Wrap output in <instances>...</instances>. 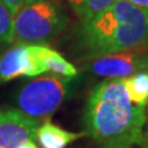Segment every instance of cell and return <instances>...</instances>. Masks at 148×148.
<instances>
[{"instance_id":"12","label":"cell","mask_w":148,"mask_h":148,"mask_svg":"<svg viewBox=\"0 0 148 148\" xmlns=\"http://www.w3.org/2000/svg\"><path fill=\"white\" fill-rule=\"evenodd\" d=\"M14 43V14L3 0H0V49Z\"/></svg>"},{"instance_id":"9","label":"cell","mask_w":148,"mask_h":148,"mask_svg":"<svg viewBox=\"0 0 148 148\" xmlns=\"http://www.w3.org/2000/svg\"><path fill=\"white\" fill-rule=\"evenodd\" d=\"M84 135L85 133L69 132L51 121H46L37 128L36 141H38L42 148H67Z\"/></svg>"},{"instance_id":"8","label":"cell","mask_w":148,"mask_h":148,"mask_svg":"<svg viewBox=\"0 0 148 148\" xmlns=\"http://www.w3.org/2000/svg\"><path fill=\"white\" fill-rule=\"evenodd\" d=\"M35 51L45 74L52 73L67 78H75L78 75L77 67L68 62L57 51L47 47L46 45H35Z\"/></svg>"},{"instance_id":"16","label":"cell","mask_w":148,"mask_h":148,"mask_svg":"<svg viewBox=\"0 0 148 148\" xmlns=\"http://www.w3.org/2000/svg\"><path fill=\"white\" fill-rule=\"evenodd\" d=\"M103 148H132L128 145H105Z\"/></svg>"},{"instance_id":"1","label":"cell","mask_w":148,"mask_h":148,"mask_svg":"<svg viewBox=\"0 0 148 148\" xmlns=\"http://www.w3.org/2000/svg\"><path fill=\"white\" fill-rule=\"evenodd\" d=\"M146 122V108L131 101L122 79L96 84L83 111L85 135L103 145H140Z\"/></svg>"},{"instance_id":"5","label":"cell","mask_w":148,"mask_h":148,"mask_svg":"<svg viewBox=\"0 0 148 148\" xmlns=\"http://www.w3.org/2000/svg\"><path fill=\"white\" fill-rule=\"evenodd\" d=\"M84 69L92 75L106 79H125L133 74L147 71L148 53L145 49H131L123 52L85 58Z\"/></svg>"},{"instance_id":"11","label":"cell","mask_w":148,"mask_h":148,"mask_svg":"<svg viewBox=\"0 0 148 148\" xmlns=\"http://www.w3.org/2000/svg\"><path fill=\"white\" fill-rule=\"evenodd\" d=\"M123 85L128 98L137 105L145 106L148 100V72L143 71L133 74L132 77L125 78Z\"/></svg>"},{"instance_id":"3","label":"cell","mask_w":148,"mask_h":148,"mask_svg":"<svg viewBox=\"0 0 148 148\" xmlns=\"http://www.w3.org/2000/svg\"><path fill=\"white\" fill-rule=\"evenodd\" d=\"M67 25L68 15L59 0H29L14 14V43L46 45Z\"/></svg>"},{"instance_id":"10","label":"cell","mask_w":148,"mask_h":148,"mask_svg":"<svg viewBox=\"0 0 148 148\" xmlns=\"http://www.w3.org/2000/svg\"><path fill=\"white\" fill-rule=\"evenodd\" d=\"M82 22L91 20L105 11L116 0H64Z\"/></svg>"},{"instance_id":"17","label":"cell","mask_w":148,"mask_h":148,"mask_svg":"<svg viewBox=\"0 0 148 148\" xmlns=\"http://www.w3.org/2000/svg\"><path fill=\"white\" fill-rule=\"evenodd\" d=\"M20 148H38V147H37L35 141H29V142H26L25 145H22Z\"/></svg>"},{"instance_id":"14","label":"cell","mask_w":148,"mask_h":148,"mask_svg":"<svg viewBox=\"0 0 148 148\" xmlns=\"http://www.w3.org/2000/svg\"><path fill=\"white\" fill-rule=\"evenodd\" d=\"M127 1L133 4L135 6H138L141 9H146V10H148V0H127Z\"/></svg>"},{"instance_id":"6","label":"cell","mask_w":148,"mask_h":148,"mask_svg":"<svg viewBox=\"0 0 148 148\" xmlns=\"http://www.w3.org/2000/svg\"><path fill=\"white\" fill-rule=\"evenodd\" d=\"M43 71L37 58L35 45L14 43L0 53V84L21 77L36 78Z\"/></svg>"},{"instance_id":"13","label":"cell","mask_w":148,"mask_h":148,"mask_svg":"<svg viewBox=\"0 0 148 148\" xmlns=\"http://www.w3.org/2000/svg\"><path fill=\"white\" fill-rule=\"evenodd\" d=\"M5 3V5L12 11V14H15L18 9H20L24 4H26L29 0H3Z\"/></svg>"},{"instance_id":"18","label":"cell","mask_w":148,"mask_h":148,"mask_svg":"<svg viewBox=\"0 0 148 148\" xmlns=\"http://www.w3.org/2000/svg\"><path fill=\"white\" fill-rule=\"evenodd\" d=\"M147 72H148V68H147ZM146 115L148 117V100H147V104H146Z\"/></svg>"},{"instance_id":"4","label":"cell","mask_w":148,"mask_h":148,"mask_svg":"<svg viewBox=\"0 0 148 148\" xmlns=\"http://www.w3.org/2000/svg\"><path fill=\"white\" fill-rule=\"evenodd\" d=\"M75 78L42 74L26 83L16 96L17 108L36 120L48 119L66 101L74 88Z\"/></svg>"},{"instance_id":"2","label":"cell","mask_w":148,"mask_h":148,"mask_svg":"<svg viewBox=\"0 0 148 148\" xmlns=\"http://www.w3.org/2000/svg\"><path fill=\"white\" fill-rule=\"evenodd\" d=\"M148 42V10L116 0L105 11L82 22L77 46L84 58L143 48Z\"/></svg>"},{"instance_id":"19","label":"cell","mask_w":148,"mask_h":148,"mask_svg":"<svg viewBox=\"0 0 148 148\" xmlns=\"http://www.w3.org/2000/svg\"><path fill=\"white\" fill-rule=\"evenodd\" d=\"M142 49H145V51H146V52L148 53V42H147V45H146V46H145V47H143Z\"/></svg>"},{"instance_id":"7","label":"cell","mask_w":148,"mask_h":148,"mask_svg":"<svg viewBox=\"0 0 148 148\" xmlns=\"http://www.w3.org/2000/svg\"><path fill=\"white\" fill-rule=\"evenodd\" d=\"M38 126L40 120L18 109H0V148H20L29 141L36 142Z\"/></svg>"},{"instance_id":"15","label":"cell","mask_w":148,"mask_h":148,"mask_svg":"<svg viewBox=\"0 0 148 148\" xmlns=\"http://www.w3.org/2000/svg\"><path fill=\"white\" fill-rule=\"evenodd\" d=\"M140 146L143 148H148V125L145 126V130H143V135H142V140Z\"/></svg>"},{"instance_id":"20","label":"cell","mask_w":148,"mask_h":148,"mask_svg":"<svg viewBox=\"0 0 148 148\" xmlns=\"http://www.w3.org/2000/svg\"><path fill=\"white\" fill-rule=\"evenodd\" d=\"M142 148H143V147H142Z\"/></svg>"}]
</instances>
